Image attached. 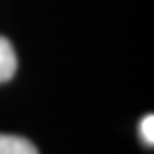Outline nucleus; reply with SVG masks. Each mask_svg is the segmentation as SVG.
Returning a JSON list of instances; mask_svg holds the SVG:
<instances>
[{"mask_svg": "<svg viewBox=\"0 0 154 154\" xmlns=\"http://www.w3.org/2000/svg\"><path fill=\"white\" fill-rule=\"evenodd\" d=\"M17 69V57L14 47L6 38L0 36V83L13 79Z\"/></svg>", "mask_w": 154, "mask_h": 154, "instance_id": "f257e3e1", "label": "nucleus"}, {"mask_svg": "<svg viewBox=\"0 0 154 154\" xmlns=\"http://www.w3.org/2000/svg\"><path fill=\"white\" fill-rule=\"evenodd\" d=\"M0 154H39L30 140L19 135L0 134Z\"/></svg>", "mask_w": 154, "mask_h": 154, "instance_id": "f03ea898", "label": "nucleus"}, {"mask_svg": "<svg viewBox=\"0 0 154 154\" xmlns=\"http://www.w3.org/2000/svg\"><path fill=\"white\" fill-rule=\"evenodd\" d=\"M138 134L145 142V145L152 146L154 145V116L146 115L138 124Z\"/></svg>", "mask_w": 154, "mask_h": 154, "instance_id": "7ed1b4c3", "label": "nucleus"}]
</instances>
